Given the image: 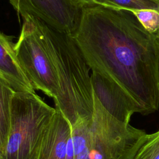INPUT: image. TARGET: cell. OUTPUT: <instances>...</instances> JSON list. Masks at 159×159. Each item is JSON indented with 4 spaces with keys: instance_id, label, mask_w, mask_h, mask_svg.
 <instances>
[{
    "instance_id": "52a82bcc",
    "label": "cell",
    "mask_w": 159,
    "mask_h": 159,
    "mask_svg": "<svg viewBox=\"0 0 159 159\" xmlns=\"http://www.w3.org/2000/svg\"><path fill=\"white\" fill-rule=\"evenodd\" d=\"M94 94L104 109L116 119L129 124L135 112L144 115L142 108L117 86L97 73L91 75Z\"/></svg>"
},
{
    "instance_id": "e0dca14e",
    "label": "cell",
    "mask_w": 159,
    "mask_h": 159,
    "mask_svg": "<svg viewBox=\"0 0 159 159\" xmlns=\"http://www.w3.org/2000/svg\"><path fill=\"white\" fill-rule=\"evenodd\" d=\"M155 1H157V2H159V0H155Z\"/></svg>"
},
{
    "instance_id": "8992f818",
    "label": "cell",
    "mask_w": 159,
    "mask_h": 159,
    "mask_svg": "<svg viewBox=\"0 0 159 159\" xmlns=\"http://www.w3.org/2000/svg\"><path fill=\"white\" fill-rule=\"evenodd\" d=\"M22 16L31 15L49 26L74 34L78 28L81 7L73 0H9Z\"/></svg>"
},
{
    "instance_id": "3957f363",
    "label": "cell",
    "mask_w": 159,
    "mask_h": 159,
    "mask_svg": "<svg viewBox=\"0 0 159 159\" xmlns=\"http://www.w3.org/2000/svg\"><path fill=\"white\" fill-rule=\"evenodd\" d=\"M35 93L15 92L10 125L1 159H37L45 132L55 114Z\"/></svg>"
},
{
    "instance_id": "30bf717a",
    "label": "cell",
    "mask_w": 159,
    "mask_h": 159,
    "mask_svg": "<svg viewBox=\"0 0 159 159\" xmlns=\"http://www.w3.org/2000/svg\"><path fill=\"white\" fill-rule=\"evenodd\" d=\"M16 91L0 79V153L6 147L10 125L11 107Z\"/></svg>"
},
{
    "instance_id": "277c9868",
    "label": "cell",
    "mask_w": 159,
    "mask_h": 159,
    "mask_svg": "<svg viewBox=\"0 0 159 159\" xmlns=\"http://www.w3.org/2000/svg\"><path fill=\"white\" fill-rule=\"evenodd\" d=\"M22 17L23 24L14 47L19 63L34 89L53 99L58 85L43 21L31 15Z\"/></svg>"
},
{
    "instance_id": "5b68a950",
    "label": "cell",
    "mask_w": 159,
    "mask_h": 159,
    "mask_svg": "<svg viewBox=\"0 0 159 159\" xmlns=\"http://www.w3.org/2000/svg\"><path fill=\"white\" fill-rule=\"evenodd\" d=\"M71 127L74 159H134L127 135L110 119L95 115Z\"/></svg>"
},
{
    "instance_id": "4fadbf2b",
    "label": "cell",
    "mask_w": 159,
    "mask_h": 159,
    "mask_svg": "<svg viewBox=\"0 0 159 159\" xmlns=\"http://www.w3.org/2000/svg\"><path fill=\"white\" fill-rule=\"evenodd\" d=\"M132 12L144 29L157 34L159 31V11L153 9H130Z\"/></svg>"
},
{
    "instance_id": "5bb4252c",
    "label": "cell",
    "mask_w": 159,
    "mask_h": 159,
    "mask_svg": "<svg viewBox=\"0 0 159 159\" xmlns=\"http://www.w3.org/2000/svg\"><path fill=\"white\" fill-rule=\"evenodd\" d=\"M73 1H74L75 2H76L83 8L86 6L96 5L94 0H73Z\"/></svg>"
},
{
    "instance_id": "8fae6325",
    "label": "cell",
    "mask_w": 159,
    "mask_h": 159,
    "mask_svg": "<svg viewBox=\"0 0 159 159\" xmlns=\"http://www.w3.org/2000/svg\"><path fill=\"white\" fill-rule=\"evenodd\" d=\"M96 5L129 11L130 9H153L159 11V2L155 0H94Z\"/></svg>"
},
{
    "instance_id": "7c38bea8",
    "label": "cell",
    "mask_w": 159,
    "mask_h": 159,
    "mask_svg": "<svg viewBox=\"0 0 159 159\" xmlns=\"http://www.w3.org/2000/svg\"><path fill=\"white\" fill-rule=\"evenodd\" d=\"M134 159H159V130L146 135Z\"/></svg>"
},
{
    "instance_id": "ba28073f",
    "label": "cell",
    "mask_w": 159,
    "mask_h": 159,
    "mask_svg": "<svg viewBox=\"0 0 159 159\" xmlns=\"http://www.w3.org/2000/svg\"><path fill=\"white\" fill-rule=\"evenodd\" d=\"M12 37L0 30V79L16 92L35 93L19 63Z\"/></svg>"
},
{
    "instance_id": "2e32d148",
    "label": "cell",
    "mask_w": 159,
    "mask_h": 159,
    "mask_svg": "<svg viewBox=\"0 0 159 159\" xmlns=\"http://www.w3.org/2000/svg\"><path fill=\"white\" fill-rule=\"evenodd\" d=\"M0 159H1V153H0Z\"/></svg>"
},
{
    "instance_id": "9c48e42d",
    "label": "cell",
    "mask_w": 159,
    "mask_h": 159,
    "mask_svg": "<svg viewBox=\"0 0 159 159\" xmlns=\"http://www.w3.org/2000/svg\"><path fill=\"white\" fill-rule=\"evenodd\" d=\"M72 127L60 111L55 114L44 135L37 159H66Z\"/></svg>"
},
{
    "instance_id": "6da1fadb",
    "label": "cell",
    "mask_w": 159,
    "mask_h": 159,
    "mask_svg": "<svg viewBox=\"0 0 159 159\" xmlns=\"http://www.w3.org/2000/svg\"><path fill=\"white\" fill-rule=\"evenodd\" d=\"M73 36L92 72L117 86L144 115L159 109V38L132 12L84 7Z\"/></svg>"
},
{
    "instance_id": "7a4b0ae2",
    "label": "cell",
    "mask_w": 159,
    "mask_h": 159,
    "mask_svg": "<svg viewBox=\"0 0 159 159\" xmlns=\"http://www.w3.org/2000/svg\"><path fill=\"white\" fill-rule=\"evenodd\" d=\"M50 48L58 89L55 109L73 125L92 117L94 93L88 66L73 34L57 30L43 22Z\"/></svg>"
},
{
    "instance_id": "9a60e30c",
    "label": "cell",
    "mask_w": 159,
    "mask_h": 159,
    "mask_svg": "<svg viewBox=\"0 0 159 159\" xmlns=\"http://www.w3.org/2000/svg\"><path fill=\"white\" fill-rule=\"evenodd\" d=\"M157 36H158V37L159 38V31H158V33L157 34Z\"/></svg>"
}]
</instances>
